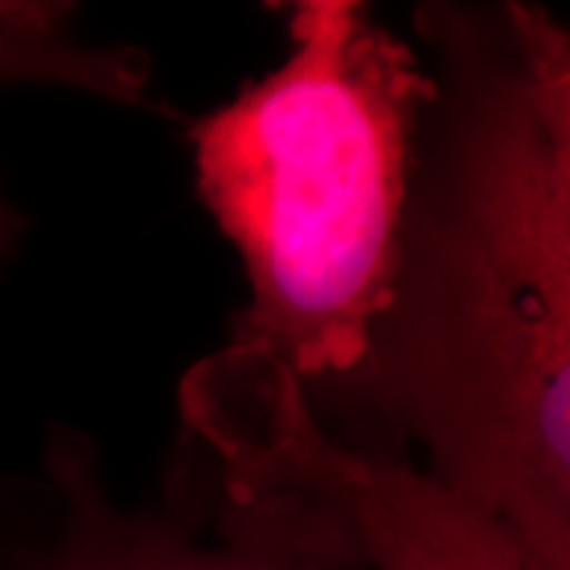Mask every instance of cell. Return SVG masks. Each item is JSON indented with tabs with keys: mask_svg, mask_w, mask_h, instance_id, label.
<instances>
[{
	"mask_svg": "<svg viewBox=\"0 0 570 570\" xmlns=\"http://www.w3.org/2000/svg\"><path fill=\"white\" fill-rule=\"evenodd\" d=\"M22 498L17 570H273L168 513L124 510L108 491L99 448L73 428L51 431Z\"/></svg>",
	"mask_w": 570,
	"mask_h": 570,
	"instance_id": "4",
	"label": "cell"
},
{
	"mask_svg": "<svg viewBox=\"0 0 570 570\" xmlns=\"http://www.w3.org/2000/svg\"><path fill=\"white\" fill-rule=\"evenodd\" d=\"M22 235H26V219L7 197V190L0 187V269L10 264V257L17 254Z\"/></svg>",
	"mask_w": 570,
	"mask_h": 570,
	"instance_id": "5",
	"label": "cell"
},
{
	"mask_svg": "<svg viewBox=\"0 0 570 570\" xmlns=\"http://www.w3.org/2000/svg\"><path fill=\"white\" fill-rule=\"evenodd\" d=\"M175 520L273 570H561L396 450L336 438L302 377L225 343L184 374Z\"/></svg>",
	"mask_w": 570,
	"mask_h": 570,
	"instance_id": "3",
	"label": "cell"
},
{
	"mask_svg": "<svg viewBox=\"0 0 570 570\" xmlns=\"http://www.w3.org/2000/svg\"><path fill=\"white\" fill-rule=\"evenodd\" d=\"M431 70L355 0H302L266 77L187 127L200 200L235 247L232 343L340 393L362 367L400 250Z\"/></svg>",
	"mask_w": 570,
	"mask_h": 570,
	"instance_id": "2",
	"label": "cell"
},
{
	"mask_svg": "<svg viewBox=\"0 0 570 570\" xmlns=\"http://www.w3.org/2000/svg\"><path fill=\"white\" fill-rule=\"evenodd\" d=\"M431 99L384 314L336 396L570 570V36L523 0L415 13Z\"/></svg>",
	"mask_w": 570,
	"mask_h": 570,
	"instance_id": "1",
	"label": "cell"
}]
</instances>
